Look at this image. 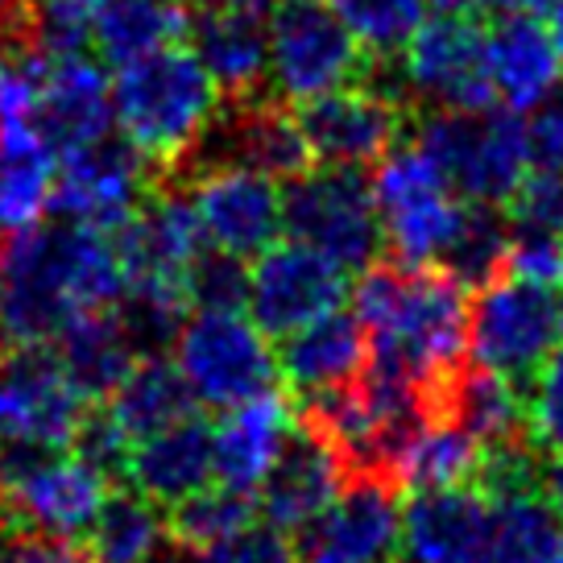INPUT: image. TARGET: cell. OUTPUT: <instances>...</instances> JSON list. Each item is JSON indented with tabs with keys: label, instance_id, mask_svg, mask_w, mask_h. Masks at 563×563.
<instances>
[{
	"label": "cell",
	"instance_id": "1",
	"mask_svg": "<svg viewBox=\"0 0 563 563\" xmlns=\"http://www.w3.org/2000/svg\"><path fill=\"white\" fill-rule=\"evenodd\" d=\"M352 316L369 332V373L415 386L431 415H448V394L468 361L473 290L443 265H398L382 257L349 290Z\"/></svg>",
	"mask_w": 563,
	"mask_h": 563
},
{
	"label": "cell",
	"instance_id": "2",
	"mask_svg": "<svg viewBox=\"0 0 563 563\" xmlns=\"http://www.w3.org/2000/svg\"><path fill=\"white\" fill-rule=\"evenodd\" d=\"M121 295L112 232L37 220L0 241V332L9 349H46L75 316L117 307Z\"/></svg>",
	"mask_w": 563,
	"mask_h": 563
},
{
	"label": "cell",
	"instance_id": "3",
	"mask_svg": "<svg viewBox=\"0 0 563 563\" xmlns=\"http://www.w3.org/2000/svg\"><path fill=\"white\" fill-rule=\"evenodd\" d=\"M220 88L191 46H162L112 79V124L162 178L178 175L220 112Z\"/></svg>",
	"mask_w": 563,
	"mask_h": 563
},
{
	"label": "cell",
	"instance_id": "4",
	"mask_svg": "<svg viewBox=\"0 0 563 563\" xmlns=\"http://www.w3.org/2000/svg\"><path fill=\"white\" fill-rule=\"evenodd\" d=\"M406 137L443 170L468 203L501 208L530 170L527 121L510 108H431L410 117Z\"/></svg>",
	"mask_w": 563,
	"mask_h": 563
},
{
	"label": "cell",
	"instance_id": "5",
	"mask_svg": "<svg viewBox=\"0 0 563 563\" xmlns=\"http://www.w3.org/2000/svg\"><path fill=\"white\" fill-rule=\"evenodd\" d=\"M112 481L70 448L0 443V530L79 543Z\"/></svg>",
	"mask_w": 563,
	"mask_h": 563
},
{
	"label": "cell",
	"instance_id": "6",
	"mask_svg": "<svg viewBox=\"0 0 563 563\" xmlns=\"http://www.w3.org/2000/svg\"><path fill=\"white\" fill-rule=\"evenodd\" d=\"M282 232L316 249L349 274L369 269L386 257L382 216L373 203V183L365 170L349 166H307L282 183Z\"/></svg>",
	"mask_w": 563,
	"mask_h": 563
},
{
	"label": "cell",
	"instance_id": "7",
	"mask_svg": "<svg viewBox=\"0 0 563 563\" xmlns=\"http://www.w3.org/2000/svg\"><path fill=\"white\" fill-rule=\"evenodd\" d=\"M373 203L382 216L386 257L398 265H440L468 211V199H460L440 166L406 137L377 162Z\"/></svg>",
	"mask_w": 563,
	"mask_h": 563
},
{
	"label": "cell",
	"instance_id": "8",
	"mask_svg": "<svg viewBox=\"0 0 563 563\" xmlns=\"http://www.w3.org/2000/svg\"><path fill=\"white\" fill-rule=\"evenodd\" d=\"M265 84L282 104H307L323 91L361 84L373 70L328 0H278L265 25Z\"/></svg>",
	"mask_w": 563,
	"mask_h": 563
},
{
	"label": "cell",
	"instance_id": "9",
	"mask_svg": "<svg viewBox=\"0 0 563 563\" xmlns=\"http://www.w3.org/2000/svg\"><path fill=\"white\" fill-rule=\"evenodd\" d=\"M175 365L195 402L211 410L278 389L269 335L245 311H191L175 332Z\"/></svg>",
	"mask_w": 563,
	"mask_h": 563
},
{
	"label": "cell",
	"instance_id": "10",
	"mask_svg": "<svg viewBox=\"0 0 563 563\" xmlns=\"http://www.w3.org/2000/svg\"><path fill=\"white\" fill-rule=\"evenodd\" d=\"M415 108L398 88L386 84H349L323 91L307 104H295L299 133L316 166H349L365 170L382 162L410 133Z\"/></svg>",
	"mask_w": 563,
	"mask_h": 563
},
{
	"label": "cell",
	"instance_id": "11",
	"mask_svg": "<svg viewBox=\"0 0 563 563\" xmlns=\"http://www.w3.org/2000/svg\"><path fill=\"white\" fill-rule=\"evenodd\" d=\"M555 299L543 286L518 282L510 274L481 286L468 323V356L476 369L510 377L527 389L530 373L555 349Z\"/></svg>",
	"mask_w": 563,
	"mask_h": 563
},
{
	"label": "cell",
	"instance_id": "12",
	"mask_svg": "<svg viewBox=\"0 0 563 563\" xmlns=\"http://www.w3.org/2000/svg\"><path fill=\"white\" fill-rule=\"evenodd\" d=\"M158 178V170L129 141H117L108 133L54 162L51 211L88 229L117 232L124 220L137 216Z\"/></svg>",
	"mask_w": 563,
	"mask_h": 563
},
{
	"label": "cell",
	"instance_id": "13",
	"mask_svg": "<svg viewBox=\"0 0 563 563\" xmlns=\"http://www.w3.org/2000/svg\"><path fill=\"white\" fill-rule=\"evenodd\" d=\"M170 178V175H166ZM187 199L195 208L199 232L208 249L232 253V257H257L282 236V183L278 178L249 170V166H195V170H178Z\"/></svg>",
	"mask_w": 563,
	"mask_h": 563
},
{
	"label": "cell",
	"instance_id": "14",
	"mask_svg": "<svg viewBox=\"0 0 563 563\" xmlns=\"http://www.w3.org/2000/svg\"><path fill=\"white\" fill-rule=\"evenodd\" d=\"M485 18L431 13L402 51V79L415 100L431 108H493L489 58H485Z\"/></svg>",
	"mask_w": 563,
	"mask_h": 563
},
{
	"label": "cell",
	"instance_id": "15",
	"mask_svg": "<svg viewBox=\"0 0 563 563\" xmlns=\"http://www.w3.org/2000/svg\"><path fill=\"white\" fill-rule=\"evenodd\" d=\"M389 476L352 473L328 510L299 530V563H398L402 501Z\"/></svg>",
	"mask_w": 563,
	"mask_h": 563
},
{
	"label": "cell",
	"instance_id": "16",
	"mask_svg": "<svg viewBox=\"0 0 563 563\" xmlns=\"http://www.w3.org/2000/svg\"><path fill=\"white\" fill-rule=\"evenodd\" d=\"M352 274L332 257H323L316 249L299 245H274L262 249L249 265V319L265 335H290L302 323L328 316L335 307L349 302Z\"/></svg>",
	"mask_w": 563,
	"mask_h": 563
},
{
	"label": "cell",
	"instance_id": "17",
	"mask_svg": "<svg viewBox=\"0 0 563 563\" xmlns=\"http://www.w3.org/2000/svg\"><path fill=\"white\" fill-rule=\"evenodd\" d=\"M88 406L51 349H9L0 361V443L70 448Z\"/></svg>",
	"mask_w": 563,
	"mask_h": 563
},
{
	"label": "cell",
	"instance_id": "18",
	"mask_svg": "<svg viewBox=\"0 0 563 563\" xmlns=\"http://www.w3.org/2000/svg\"><path fill=\"white\" fill-rule=\"evenodd\" d=\"M349 481V464L316 422H290L278 456L257 485V510L278 530H302L328 510Z\"/></svg>",
	"mask_w": 563,
	"mask_h": 563
},
{
	"label": "cell",
	"instance_id": "19",
	"mask_svg": "<svg viewBox=\"0 0 563 563\" xmlns=\"http://www.w3.org/2000/svg\"><path fill=\"white\" fill-rule=\"evenodd\" d=\"M493 501L481 485L415 489L402 506V563H489Z\"/></svg>",
	"mask_w": 563,
	"mask_h": 563
},
{
	"label": "cell",
	"instance_id": "20",
	"mask_svg": "<svg viewBox=\"0 0 563 563\" xmlns=\"http://www.w3.org/2000/svg\"><path fill=\"white\" fill-rule=\"evenodd\" d=\"M493 96L510 112H534L563 84V42L539 13H501L485 25Z\"/></svg>",
	"mask_w": 563,
	"mask_h": 563
},
{
	"label": "cell",
	"instance_id": "21",
	"mask_svg": "<svg viewBox=\"0 0 563 563\" xmlns=\"http://www.w3.org/2000/svg\"><path fill=\"white\" fill-rule=\"evenodd\" d=\"M112 129V84L88 54L51 58L37 96V145L54 162L108 137Z\"/></svg>",
	"mask_w": 563,
	"mask_h": 563
},
{
	"label": "cell",
	"instance_id": "22",
	"mask_svg": "<svg viewBox=\"0 0 563 563\" xmlns=\"http://www.w3.org/2000/svg\"><path fill=\"white\" fill-rule=\"evenodd\" d=\"M369 369V332L352 311H328V316L302 323L299 332L282 335L278 382L302 402L356 386Z\"/></svg>",
	"mask_w": 563,
	"mask_h": 563
},
{
	"label": "cell",
	"instance_id": "23",
	"mask_svg": "<svg viewBox=\"0 0 563 563\" xmlns=\"http://www.w3.org/2000/svg\"><path fill=\"white\" fill-rule=\"evenodd\" d=\"M211 481H216L211 422L199 419V410H195L187 419L170 422L129 448L121 485H133L158 506H175L183 497L208 489Z\"/></svg>",
	"mask_w": 563,
	"mask_h": 563
},
{
	"label": "cell",
	"instance_id": "24",
	"mask_svg": "<svg viewBox=\"0 0 563 563\" xmlns=\"http://www.w3.org/2000/svg\"><path fill=\"white\" fill-rule=\"evenodd\" d=\"M295 422V410L278 389H265L249 402L229 406L220 422H211V460L216 481L241 493H257L282 440Z\"/></svg>",
	"mask_w": 563,
	"mask_h": 563
},
{
	"label": "cell",
	"instance_id": "25",
	"mask_svg": "<svg viewBox=\"0 0 563 563\" xmlns=\"http://www.w3.org/2000/svg\"><path fill=\"white\" fill-rule=\"evenodd\" d=\"M46 349L54 352L58 369L67 373V382L88 402H104L108 394L117 389V382L129 373V365L141 356L129 328H124V319L117 316V307L75 316Z\"/></svg>",
	"mask_w": 563,
	"mask_h": 563
},
{
	"label": "cell",
	"instance_id": "26",
	"mask_svg": "<svg viewBox=\"0 0 563 563\" xmlns=\"http://www.w3.org/2000/svg\"><path fill=\"white\" fill-rule=\"evenodd\" d=\"M191 51L199 63L208 67L216 88L229 100H245L265 91V63H269V46H265V18H249V13H229V9H199L191 18Z\"/></svg>",
	"mask_w": 563,
	"mask_h": 563
},
{
	"label": "cell",
	"instance_id": "27",
	"mask_svg": "<svg viewBox=\"0 0 563 563\" xmlns=\"http://www.w3.org/2000/svg\"><path fill=\"white\" fill-rule=\"evenodd\" d=\"M104 410L124 431V440L137 443L145 435L162 431V427L195 415L199 402L191 398V389H187V382H183V373H178L170 356L141 352L137 361L129 365V373L117 382V389L104 398Z\"/></svg>",
	"mask_w": 563,
	"mask_h": 563
},
{
	"label": "cell",
	"instance_id": "28",
	"mask_svg": "<svg viewBox=\"0 0 563 563\" xmlns=\"http://www.w3.org/2000/svg\"><path fill=\"white\" fill-rule=\"evenodd\" d=\"M191 30L183 0H104L91 21V51L108 67H124L141 54L175 46Z\"/></svg>",
	"mask_w": 563,
	"mask_h": 563
},
{
	"label": "cell",
	"instance_id": "29",
	"mask_svg": "<svg viewBox=\"0 0 563 563\" xmlns=\"http://www.w3.org/2000/svg\"><path fill=\"white\" fill-rule=\"evenodd\" d=\"M448 415L468 427L481 448H514L530 443L527 389L489 369H460L448 394Z\"/></svg>",
	"mask_w": 563,
	"mask_h": 563
},
{
	"label": "cell",
	"instance_id": "30",
	"mask_svg": "<svg viewBox=\"0 0 563 563\" xmlns=\"http://www.w3.org/2000/svg\"><path fill=\"white\" fill-rule=\"evenodd\" d=\"M493 547L489 563H551L563 539V518L551 510L539 481L489 493Z\"/></svg>",
	"mask_w": 563,
	"mask_h": 563
},
{
	"label": "cell",
	"instance_id": "31",
	"mask_svg": "<svg viewBox=\"0 0 563 563\" xmlns=\"http://www.w3.org/2000/svg\"><path fill=\"white\" fill-rule=\"evenodd\" d=\"M481 443L468 427H460L452 415H435L415 431V440L402 448L394 464L398 489H448V485H473L481 468Z\"/></svg>",
	"mask_w": 563,
	"mask_h": 563
},
{
	"label": "cell",
	"instance_id": "32",
	"mask_svg": "<svg viewBox=\"0 0 563 563\" xmlns=\"http://www.w3.org/2000/svg\"><path fill=\"white\" fill-rule=\"evenodd\" d=\"M166 514L133 485H112L84 534V551L91 563H145L162 551Z\"/></svg>",
	"mask_w": 563,
	"mask_h": 563
},
{
	"label": "cell",
	"instance_id": "33",
	"mask_svg": "<svg viewBox=\"0 0 563 563\" xmlns=\"http://www.w3.org/2000/svg\"><path fill=\"white\" fill-rule=\"evenodd\" d=\"M46 67H51V54L37 51L21 30L0 37V145L42 150L37 145V96H42Z\"/></svg>",
	"mask_w": 563,
	"mask_h": 563
},
{
	"label": "cell",
	"instance_id": "34",
	"mask_svg": "<svg viewBox=\"0 0 563 563\" xmlns=\"http://www.w3.org/2000/svg\"><path fill=\"white\" fill-rule=\"evenodd\" d=\"M257 518V497L241 489H229L220 481H211L208 489L191 493L170 506L166 518V539L178 551H203V547L220 543L236 534L241 527H249Z\"/></svg>",
	"mask_w": 563,
	"mask_h": 563
},
{
	"label": "cell",
	"instance_id": "35",
	"mask_svg": "<svg viewBox=\"0 0 563 563\" xmlns=\"http://www.w3.org/2000/svg\"><path fill=\"white\" fill-rule=\"evenodd\" d=\"M328 4L369 63L402 58L406 42L431 13V0H328Z\"/></svg>",
	"mask_w": 563,
	"mask_h": 563
},
{
	"label": "cell",
	"instance_id": "36",
	"mask_svg": "<svg viewBox=\"0 0 563 563\" xmlns=\"http://www.w3.org/2000/svg\"><path fill=\"white\" fill-rule=\"evenodd\" d=\"M506 253H510V224L493 203H468L460 232L443 253V269L460 278L468 290L489 286L493 278L506 274Z\"/></svg>",
	"mask_w": 563,
	"mask_h": 563
},
{
	"label": "cell",
	"instance_id": "37",
	"mask_svg": "<svg viewBox=\"0 0 563 563\" xmlns=\"http://www.w3.org/2000/svg\"><path fill=\"white\" fill-rule=\"evenodd\" d=\"M54 158L42 150L0 145V241L37 224L51 211Z\"/></svg>",
	"mask_w": 563,
	"mask_h": 563
},
{
	"label": "cell",
	"instance_id": "38",
	"mask_svg": "<svg viewBox=\"0 0 563 563\" xmlns=\"http://www.w3.org/2000/svg\"><path fill=\"white\" fill-rule=\"evenodd\" d=\"M104 0H21V34L51 58L91 51V21Z\"/></svg>",
	"mask_w": 563,
	"mask_h": 563
},
{
	"label": "cell",
	"instance_id": "39",
	"mask_svg": "<svg viewBox=\"0 0 563 563\" xmlns=\"http://www.w3.org/2000/svg\"><path fill=\"white\" fill-rule=\"evenodd\" d=\"M187 307L191 311H245L249 299V269L241 257L203 249L187 269Z\"/></svg>",
	"mask_w": 563,
	"mask_h": 563
},
{
	"label": "cell",
	"instance_id": "40",
	"mask_svg": "<svg viewBox=\"0 0 563 563\" xmlns=\"http://www.w3.org/2000/svg\"><path fill=\"white\" fill-rule=\"evenodd\" d=\"M527 431L543 456H563V349L547 352L527 382Z\"/></svg>",
	"mask_w": 563,
	"mask_h": 563
},
{
	"label": "cell",
	"instance_id": "41",
	"mask_svg": "<svg viewBox=\"0 0 563 563\" xmlns=\"http://www.w3.org/2000/svg\"><path fill=\"white\" fill-rule=\"evenodd\" d=\"M501 216L510 232H539V236H563V175L534 170L530 166L522 183L501 203Z\"/></svg>",
	"mask_w": 563,
	"mask_h": 563
},
{
	"label": "cell",
	"instance_id": "42",
	"mask_svg": "<svg viewBox=\"0 0 563 563\" xmlns=\"http://www.w3.org/2000/svg\"><path fill=\"white\" fill-rule=\"evenodd\" d=\"M195 563H299L295 560V543L286 539V530L269 527V522H249L236 534L220 539V543L195 551Z\"/></svg>",
	"mask_w": 563,
	"mask_h": 563
},
{
	"label": "cell",
	"instance_id": "43",
	"mask_svg": "<svg viewBox=\"0 0 563 563\" xmlns=\"http://www.w3.org/2000/svg\"><path fill=\"white\" fill-rule=\"evenodd\" d=\"M506 274L543 290L563 286V236H539V232H510Z\"/></svg>",
	"mask_w": 563,
	"mask_h": 563
},
{
	"label": "cell",
	"instance_id": "44",
	"mask_svg": "<svg viewBox=\"0 0 563 563\" xmlns=\"http://www.w3.org/2000/svg\"><path fill=\"white\" fill-rule=\"evenodd\" d=\"M527 150L534 170L563 175V100H543L534 108V121L527 124Z\"/></svg>",
	"mask_w": 563,
	"mask_h": 563
},
{
	"label": "cell",
	"instance_id": "45",
	"mask_svg": "<svg viewBox=\"0 0 563 563\" xmlns=\"http://www.w3.org/2000/svg\"><path fill=\"white\" fill-rule=\"evenodd\" d=\"M0 563H91L88 551L67 539L0 530Z\"/></svg>",
	"mask_w": 563,
	"mask_h": 563
},
{
	"label": "cell",
	"instance_id": "46",
	"mask_svg": "<svg viewBox=\"0 0 563 563\" xmlns=\"http://www.w3.org/2000/svg\"><path fill=\"white\" fill-rule=\"evenodd\" d=\"M539 485H543L547 501H551V510L563 518V456L547 460V468L539 473Z\"/></svg>",
	"mask_w": 563,
	"mask_h": 563
},
{
	"label": "cell",
	"instance_id": "47",
	"mask_svg": "<svg viewBox=\"0 0 563 563\" xmlns=\"http://www.w3.org/2000/svg\"><path fill=\"white\" fill-rule=\"evenodd\" d=\"M278 0H199V9H229V13H249V18H269Z\"/></svg>",
	"mask_w": 563,
	"mask_h": 563
},
{
	"label": "cell",
	"instance_id": "48",
	"mask_svg": "<svg viewBox=\"0 0 563 563\" xmlns=\"http://www.w3.org/2000/svg\"><path fill=\"white\" fill-rule=\"evenodd\" d=\"M21 30V0H0V37Z\"/></svg>",
	"mask_w": 563,
	"mask_h": 563
},
{
	"label": "cell",
	"instance_id": "49",
	"mask_svg": "<svg viewBox=\"0 0 563 563\" xmlns=\"http://www.w3.org/2000/svg\"><path fill=\"white\" fill-rule=\"evenodd\" d=\"M547 21H551V30H555V37H560V42H563V0H560V4H555V13H551V18H547Z\"/></svg>",
	"mask_w": 563,
	"mask_h": 563
},
{
	"label": "cell",
	"instance_id": "50",
	"mask_svg": "<svg viewBox=\"0 0 563 563\" xmlns=\"http://www.w3.org/2000/svg\"><path fill=\"white\" fill-rule=\"evenodd\" d=\"M145 563H183V560H178V551H170V555H162V551H154V555H150Z\"/></svg>",
	"mask_w": 563,
	"mask_h": 563
},
{
	"label": "cell",
	"instance_id": "51",
	"mask_svg": "<svg viewBox=\"0 0 563 563\" xmlns=\"http://www.w3.org/2000/svg\"><path fill=\"white\" fill-rule=\"evenodd\" d=\"M9 356V340H4V332H0V361Z\"/></svg>",
	"mask_w": 563,
	"mask_h": 563
},
{
	"label": "cell",
	"instance_id": "52",
	"mask_svg": "<svg viewBox=\"0 0 563 563\" xmlns=\"http://www.w3.org/2000/svg\"><path fill=\"white\" fill-rule=\"evenodd\" d=\"M551 563H563V539H560V551H555V560Z\"/></svg>",
	"mask_w": 563,
	"mask_h": 563
}]
</instances>
